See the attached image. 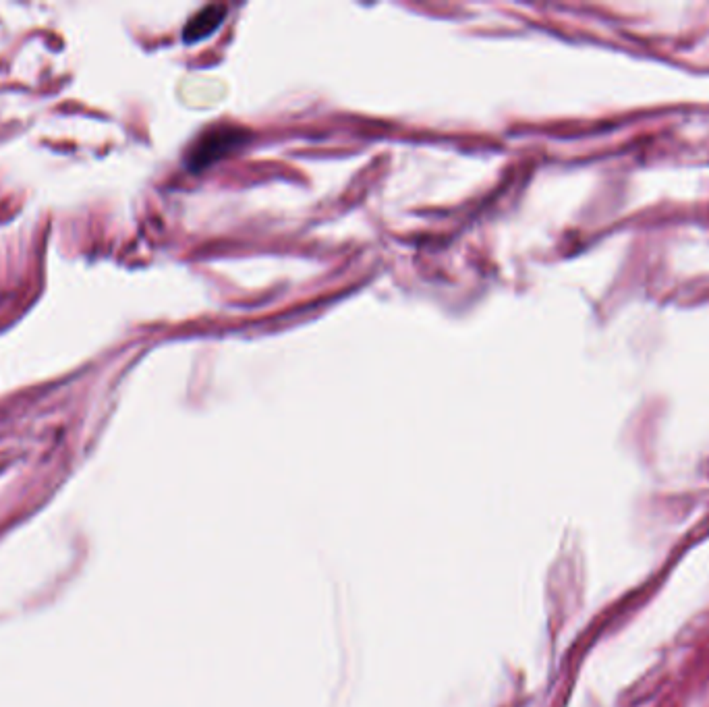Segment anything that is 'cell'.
<instances>
[{"mask_svg":"<svg viewBox=\"0 0 709 707\" xmlns=\"http://www.w3.org/2000/svg\"><path fill=\"white\" fill-rule=\"evenodd\" d=\"M224 17V9L220 5H212V7H206L204 11L197 13L185 27V42H197V40H202L206 38L208 34H212L216 27L220 25Z\"/></svg>","mask_w":709,"mask_h":707,"instance_id":"cell-1","label":"cell"}]
</instances>
